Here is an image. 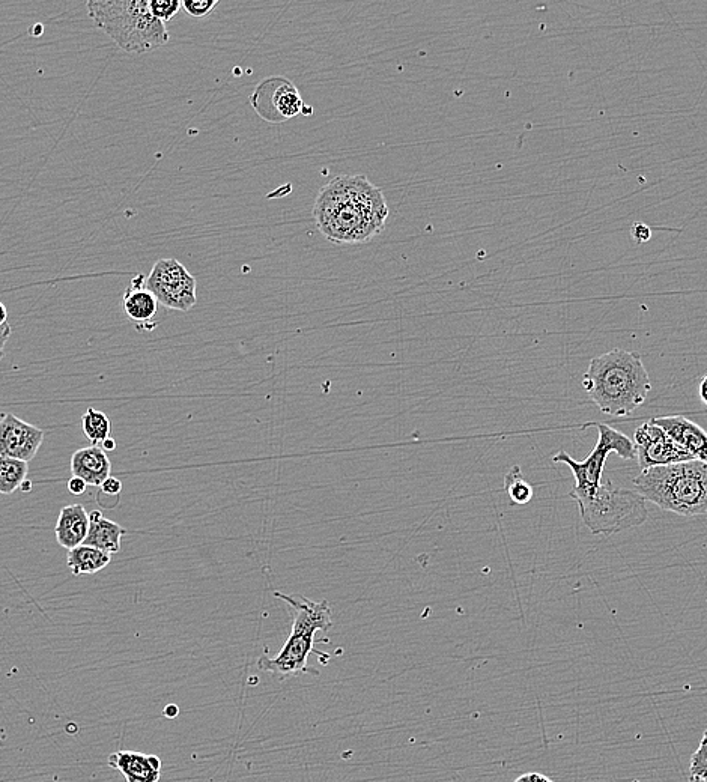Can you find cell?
Masks as SVG:
<instances>
[{"mask_svg":"<svg viewBox=\"0 0 707 782\" xmlns=\"http://www.w3.org/2000/svg\"><path fill=\"white\" fill-rule=\"evenodd\" d=\"M634 444L641 471L694 459L686 450L677 446L668 437L667 432L662 431L652 420L644 423L635 431Z\"/></svg>","mask_w":707,"mask_h":782,"instance_id":"30bf717a","label":"cell"},{"mask_svg":"<svg viewBox=\"0 0 707 782\" xmlns=\"http://www.w3.org/2000/svg\"><path fill=\"white\" fill-rule=\"evenodd\" d=\"M689 775L692 782H707V730L704 731L697 751L692 754Z\"/></svg>","mask_w":707,"mask_h":782,"instance_id":"7402d4cb","label":"cell"},{"mask_svg":"<svg viewBox=\"0 0 707 782\" xmlns=\"http://www.w3.org/2000/svg\"><path fill=\"white\" fill-rule=\"evenodd\" d=\"M71 473L74 477L85 480L86 485H103L104 480L109 479L112 473V462L100 446H89L77 450L71 456Z\"/></svg>","mask_w":707,"mask_h":782,"instance_id":"9a60e30c","label":"cell"},{"mask_svg":"<svg viewBox=\"0 0 707 782\" xmlns=\"http://www.w3.org/2000/svg\"><path fill=\"white\" fill-rule=\"evenodd\" d=\"M274 595L294 610V623H292L291 635L286 640L285 646L280 649L279 655L271 659L262 656L258 661L259 670L270 673L279 680L307 671L318 676L319 671L307 667V659L310 653H316L315 635L319 631L327 632L333 626L330 605L327 601L313 602L303 596H289L283 593H274Z\"/></svg>","mask_w":707,"mask_h":782,"instance_id":"5b68a950","label":"cell"},{"mask_svg":"<svg viewBox=\"0 0 707 782\" xmlns=\"http://www.w3.org/2000/svg\"><path fill=\"white\" fill-rule=\"evenodd\" d=\"M100 488L101 491H103V494L118 497L122 492V482L121 480L116 479V477L110 476L109 479L104 480L103 485H101Z\"/></svg>","mask_w":707,"mask_h":782,"instance_id":"484cf974","label":"cell"},{"mask_svg":"<svg viewBox=\"0 0 707 782\" xmlns=\"http://www.w3.org/2000/svg\"><path fill=\"white\" fill-rule=\"evenodd\" d=\"M631 235L635 243L644 244L652 238V229L644 223H635L631 228Z\"/></svg>","mask_w":707,"mask_h":782,"instance_id":"d4e9b609","label":"cell"},{"mask_svg":"<svg viewBox=\"0 0 707 782\" xmlns=\"http://www.w3.org/2000/svg\"><path fill=\"white\" fill-rule=\"evenodd\" d=\"M46 432L14 414L0 416V456L29 462L40 452Z\"/></svg>","mask_w":707,"mask_h":782,"instance_id":"8fae6325","label":"cell"},{"mask_svg":"<svg viewBox=\"0 0 707 782\" xmlns=\"http://www.w3.org/2000/svg\"><path fill=\"white\" fill-rule=\"evenodd\" d=\"M255 112L268 122H285L303 113L300 91L285 77H270L259 83L250 98Z\"/></svg>","mask_w":707,"mask_h":782,"instance_id":"9c48e42d","label":"cell"},{"mask_svg":"<svg viewBox=\"0 0 707 782\" xmlns=\"http://www.w3.org/2000/svg\"><path fill=\"white\" fill-rule=\"evenodd\" d=\"M583 388L601 413L625 417L646 402L652 382L640 354L614 348L592 358Z\"/></svg>","mask_w":707,"mask_h":782,"instance_id":"7a4b0ae2","label":"cell"},{"mask_svg":"<svg viewBox=\"0 0 707 782\" xmlns=\"http://www.w3.org/2000/svg\"><path fill=\"white\" fill-rule=\"evenodd\" d=\"M181 8L183 7H181L180 0H151L149 2V10L164 25L180 13Z\"/></svg>","mask_w":707,"mask_h":782,"instance_id":"603a6c76","label":"cell"},{"mask_svg":"<svg viewBox=\"0 0 707 782\" xmlns=\"http://www.w3.org/2000/svg\"><path fill=\"white\" fill-rule=\"evenodd\" d=\"M107 763L121 772L127 782H158L161 778V760L157 755L118 751L109 755Z\"/></svg>","mask_w":707,"mask_h":782,"instance_id":"5bb4252c","label":"cell"},{"mask_svg":"<svg viewBox=\"0 0 707 782\" xmlns=\"http://www.w3.org/2000/svg\"><path fill=\"white\" fill-rule=\"evenodd\" d=\"M698 395H700V401L703 402L704 407H707V375L701 379Z\"/></svg>","mask_w":707,"mask_h":782,"instance_id":"f546056e","label":"cell"},{"mask_svg":"<svg viewBox=\"0 0 707 782\" xmlns=\"http://www.w3.org/2000/svg\"><path fill=\"white\" fill-rule=\"evenodd\" d=\"M29 462L0 456V494L11 495L28 480Z\"/></svg>","mask_w":707,"mask_h":782,"instance_id":"d6986e66","label":"cell"},{"mask_svg":"<svg viewBox=\"0 0 707 782\" xmlns=\"http://www.w3.org/2000/svg\"><path fill=\"white\" fill-rule=\"evenodd\" d=\"M89 531V513L82 504L62 507L56 522V540L62 548L71 549L83 545Z\"/></svg>","mask_w":707,"mask_h":782,"instance_id":"2e32d148","label":"cell"},{"mask_svg":"<svg viewBox=\"0 0 707 782\" xmlns=\"http://www.w3.org/2000/svg\"><path fill=\"white\" fill-rule=\"evenodd\" d=\"M569 497L577 501L581 519L592 534H616L640 527L647 521L646 500L629 489L608 482L592 491L572 488Z\"/></svg>","mask_w":707,"mask_h":782,"instance_id":"8992f818","label":"cell"},{"mask_svg":"<svg viewBox=\"0 0 707 782\" xmlns=\"http://www.w3.org/2000/svg\"><path fill=\"white\" fill-rule=\"evenodd\" d=\"M652 422L692 458L707 465V432L700 425L683 416L658 417Z\"/></svg>","mask_w":707,"mask_h":782,"instance_id":"7c38bea8","label":"cell"},{"mask_svg":"<svg viewBox=\"0 0 707 782\" xmlns=\"http://www.w3.org/2000/svg\"><path fill=\"white\" fill-rule=\"evenodd\" d=\"M89 17L119 49L145 55L169 41L166 25L149 10V0H89Z\"/></svg>","mask_w":707,"mask_h":782,"instance_id":"277c9868","label":"cell"},{"mask_svg":"<svg viewBox=\"0 0 707 782\" xmlns=\"http://www.w3.org/2000/svg\"><path fill=\"white\" fill-rule=\"evenodd\" d=\"M513 782H554L553 779L548 778V776L542 775V773H536V772H530V773H524V775L519 776V778H516Z\"/></svg>","mask_w":707,"mask_h":782,"instance_id":"83f0119b","label":"cell"},{"mask_svg":"<svg viewBox=\"0 0 707 782\" xmlns=\"http://www.w3.org/2000/svg\"><path fill=\"white\" fill-rule=\"evenodd\" d=\"M125 534H127V530L124 527L104 518L100 510H94L89 513V531L83 545L92 546V548L113 555L121 551V540Z\"/></svg>","mask_w":707,"mask_h":782,"instance_id":"e0dca14e","label":"cell"},{"mask_svg":"<svg viewBox=\"0 0 707 782\" xmlns=\"http://www.w3.org/2000/svg\"><path fill=\"white\" fill-rule=\"evenodd\" d=\"M8 324V310L4 303H0V327Z\"/></svg>","mask_w":707,"mask_h":782,"instance_id":"1f68e13d","label":"cell"},{"mask_svg":"<svg viewBox=\"0 0 707 782\" xmlns=\"http://www.w3.org/2000/svg\"><path fill=\"white\" fill-rule=\"evenodd\" d=\"M82 431L92 446H101L112 434V423L103 411L88 408L82 416Z\"/></svg>","mask_w":707,"mask_h":782,"instance_id":"ffe728a7","label":"cell"},{"mask_svg":"<svg viewBox=\"0 0 707 782\" xmlns=\"http://www.w3.org/2000/svg\"><path fill=\"white\" fill-rule=\"evenodd\" d=\"M112 563V555L92 548L88 545H80L68 551L67 566L73 575H95L100 570L106 569Z\"/></svg>","mask_w":707,"mask_h":782,"instance_id":"ac0fdd59","label":"cell"},{"mask_svg":"<svg viewBox=\"0 0 707 782\" xmlns=\"http://www.w3.org/2000/svg\"><path fill=\"white\" fill-rule=\"evenodd\" d=\"M122 307L127 318L140 330H152L155 327L152 321L157 316L160 303L154 294L146 289L145 276L139 274L131 279L122 297Z\"/></svg>","mask_w":707,"mask_h":782,"instance_id":"4fadbf2b","label":"cell"},{"mask_svg":"<svg viewBox=\"0 0 707 782\" xmlns=\"http://www.w3.org/2000/svg\"><path fill=\"white\" fill-rule=\"evenodd\" d=\"M634 488L644 500L667 512L685 518L707 513V465L697 459L641 471Z\"/></svg>","mask_w":707,"mask_h":782,"instance_id":"3957f363","label":"cell"},{"mask_svg":"<svg viewBox=\"0 0 707 782\" xmlns=\"http://www.w3.org/2000/svg\"><path fill=\"white\" fill-rule=\"evenodd\" d=\"M217 5H219V0H183L181 2V7L195 19H204V17L210 16Z\"/></svg>","mask_w":707,"mask_h":782,"instance_id":"cb8c5ba5","label":"cell"},{"mask_svg":"<svg viewBox=\"0 0 707 782\" xmlns=\"http://www.w3.org/2000/svg\"><path fill=\"white\" fill-rule=\"evenodd\" d=\"M13 328L10 324H5L4 327H0V360L4 358L5 346H7L8 340H10Z\"/></svg>","mask_w":707,"mask_h":782,"instance_id":"f1b7e54d","label":"cell"},{"mask_svg":"<svg viewBox=\"0 0 707 782\" xmlns=\"http://www.w3.org/2000/svg\"><path fill=\"white\" fill-rule=\"evenodd\" d=\"M86 489H88V485H86L85 480L79 479V477H74V476L71 477L70 480H68V491H70V494L79 497V495L85 494Z\"/></svg>","mask_w":707,"mask_h":782,"instance_id":"4316f807","label":"cell"},{"mask_svg":"<svg viewBox=\"0 0 707 782\" xmlns=\"http://www.w3.org/2000/svg\"><path fill=\"white\" fill-rule=\"evenodd\" d=\"M504 491L509 495L510 501L513 504H518V506H525V504L530 503L533 500V495H535L532 485L524 479L521 468L518 465L512 467V470L504 477Z\"/></svg>","mask_w":707,"mask_h":782,"instance_id":"44dd1931","label":"cell"},{"mask_svg":"<svg viewBox=\"0 0 707 782\" xmlns=\"http://www.w3.org/2000/svg\"><path fill=\"white\" fill-rule=\"evenodd\" d=\"M146 289L167 309L189 312L198 303L196 279L176 259L155 262L146 277Z\"/></svg>","mask_w":707,"mask_h":782,"instance_id":"ba28073f","label":"cell"},{"mask_svg":"<svg viewBox=\"0 0 707 782\" xmlns=\"http://www.w3.org/2000/svg\"><path fill=\"white\" fill-rule=\"evenodd\" d=\"M20 489H22L23 492H29L32 489V483L29 482V480H26V482L23 483L22 488Z\"/></svg>","mask_w":707,"mask_h":782,"instance_id":"d6a6232c","label":"cell"},{"mask_svg":"<svg viewBox=\"0 0 707 782\" xmlns=\"http://www.w3.org/2000/svg\"><path fill=\"white\" fill-rule=\"evenodd\" d=\"M589 426L598 429L599 440L593 452L583 462L575 461L571 455L563 450L553 458V462L556 464L563 462L571 468L575 482H577L574 488L578 491H592L601 485L605 462H607L610 453H617L620 458L626 459V461L637 459V450H635V444L631 438L611 426L602 425V423L599 425L592 423Z\"/></svg>","mask_w":707,"mask_h":782,"instance_id":"52a82bcc","label":"cell"},{"mask_svg":"<svg viewBox=\"0 0 707 782\" xmlns=\"http://www.w3.org/2000/svg\"><path fill=\"white\" fill-rule=\"evenodd\" d=\"M101 449H103L104 452H113V450H116V441L113 440L112 437L107 438V440L101 444Z\"/></svg>","mask_w":707,"mask_h":782,"instance_id":"4dcf8cb0","label":"cell"},{"mask_svg":"<svg viewBox=\"0 0 707 782\" xmlns=\"http://www.w3.org/2000/svg\"><path fill=\"white\" fill-rule=\"evenodd\" d=\"M313 216L331 243H369L384 231L389 205L383 190L366 176L342 175L319 191Z\"/></svg>","mask_w":707,"mask_h":782,"instance_id":"6da1fadb","label":"cell"}]
</instances>
